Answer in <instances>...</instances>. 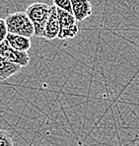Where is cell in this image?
Listing matches in <instances>:
<instances>
[{"label": "cell", "instance_id": "7a4b0ae2", "mask_svg": "<svg viewBox=\"0 0 139 146\" xmlns=\"http://www.w3.org/2000/svg\"><path fill=\"white\" fill-rule=\"evenodd\" d=\"M5 21L8 33L25 36L28 38L35 36V27L26 11L12 13L6 17Z\"/></svg>", "mask_w": 139, "mask_h": 146}, {"label": "cell", "instance_id": "5b68a950", "mask_svg": "<svg viewBox=\"0 0 139 146\" xmlns=\"http://www.w3.org/2000/svg\"><path fill=\"white\" fill-rule=\"evenodd\" d=\"M73 15L78 22L86 20L93 14V7L90 0H71Z\"/></svg>", "mask_w": 139, "mask_h": 146}, {"label": "cell", "instance_id": "277c9868", "mask_svg": "<svg viewBox=\"0 0 139 146\" xmlns=\"http://www.w3.org/2000/svg\"><path fill=\"white\" fill-rule=\"evenodd\" d=\"M0 54L12 63L18 64L21 67L27 66L30 63V55L26 51H20L13 48L7 40L0 44Z\"/></svg>", "mask_w": 139, "mask_h": 146}, {"label": "cell", "instance_id": "30bf717a", "mask_svg": "<svg viewBox=\"0 0 139 146\" xmlns=\"http://www.w3.org/2000/svg\"><path fill=\"white\" fill-rule=\"evenodd\" d=\"M0 146H14L11 135L0 128Z\"/></svg>", "mask_w": 139, "mask_h": 146}, {"label": "cell", "instance_id": "8992f818", "mask_svg": "<svg viewBox=\"0 0 139 146\" xmlns=\"http://www.w3.org/2000/svg\"><path fill=\"white\" fill-rule=\"evenodd\" d=\"M60 25H59L58 14H57V8L54 5L52 6V11L48 20V23L46 25L44 29V38L48 40H52L54 38H58Z\"/></svg>", "mask_w": 139, "mask_h": 146}, {"label": "cell", "instance_id": "6da1fadb", "mask_svg": "<svg viewBox=\"0 0 139 146\" xmlns=\"http://www.w3.org/2000/svg\"><path fill=\"white\" fill-rule=\"evenodd\" d=\"M51 11H52V6L42 2H35L27 7L26 13L35 27L36 36L44 38L46 25L51 14Z\"/></svg>", "mask_w": 139, "mask_h": 146}, {"label": "cell", "instance_id": "52a82bcc", "mask_svg": "<svg viewBox=\"0 0 139 146\" xmlns=\"http://www.w3.org/2000/svg\"><path fill=\"white\" fill-rule=\"evenodd\" d=\"M6 40H7L8 44H9L13 48L17 49V50H20V51H26V52H28L29 49L31 48V46H32L31 38L25 36L8 33Z\"/></svg>", "mask_w": 139, "mask_h": 146}, {"label": "cell", "instance_id": "8fae6325", "mask_svg": "<svg viewBox=\"0 0 139 146\" xmlns=\"http://www.w3.org/2000/svg\"><path fill=\"white\" fill-rule=\"evenodd\" d=\"M7 35H8V28H7V24H6V21L4 19L0 18V44H2L6 40Z\"/></svg>", "mask_w": 139, "mask_h": 146}, {"label": "cell", "instance_id": "9c48e42d", "mask_svg": "<svg viewBox=\"0 0 139 146\" xmlns=\"http://www.w3.org/2000/svg\"><path fill=\"white\" fill-rule=\"evenodd\" d=\"M53 5L56 8L73 14L71 0H53Z\"/></svg>", "mask_w": 139, "mask_h": 146}, {"label": "cell", "instance_id": "3957f363", "mask_svg": "<svg viewBox=\"0 0 139 146\" xmlns=\"http://www.w3.org/2000/svg\"><path fill=\"white\" fill-rule=\"evenodd\" d=\"M57 14H58L59 25H60L58 38L66 40V38H72L78 35L79 26L77 24L78 21L76 20L74 15L58 8H57Z\"/></svg>", "mask_w": 139, "mask_h": 146}, {"label": "cell", "instance_id": "ba28073f", "mask_svg": "<svg viewBox=\"0 0 139 146\" xmlns=\"http://www.w3.org/2000/svg\"><path fill=\"white\" fill-rule=\"evenodd\" d=\"M21 66L10 62L0 54V80L5 81L13 75L19 73Z\"/></svg>", "mask_w": 139, "mask_h": 146}]
</instances>
